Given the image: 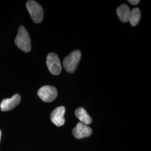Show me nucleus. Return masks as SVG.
Masks as SVG:
<instances>
[{
    "instance_id": "obj_13",
    "label": "nucleus",
    "mask_w": 151,
    "mask_h": 151,
    "mask_svg": "<svg viewBox=\"0 0 151 151\" xmlns=\"http://www.w3.org/2000/svg\"><path fill=\"white\" fill-rule=\"evenodd\" d=\"M1 134H2V132H1V130H0V140H1Z\"/></svg>"
},
{
    "instance_id": "obj_6",
    "label": "nucleus",
    "mask_w": 151,
    "mask_h": 151,
    "mask_svg": "<svg viewBox=\"0 0 151 151\" xmlns=\"http://www.w3.org/2000/svg\"><path fill=\"white\" fill-rule=\"evenodd\" d=\"M91 128L81 122L78 123L72 130L73 135L77 139H82L91 135Z\"/></svg>"
},
{
    "instance_id": "obj_4",
    "label": "nucleus",
    "mask_w": 151,
    "mask_h": 151,
    "mask_svg": "<svg viewBox=\"0 0 151 151\" xmlns=\"http://www.w3.org/2000/svg\"><path fill=\"white\" fill-rule=\"evenodd\" d=\"M38 95L39 97L44 102L50 103L55 99L58 95V92L54 87L44 86L38 90Z\"/></svg>"
},
{
    "instance_id": "obj_9",
    "label": "nucleus",
    "mask_w": 151,
    "mask_h": 151,
    "mask_svg": "<svg viewBox=\"0 0 151 151\" xmlns=\"http://www.w3.org/2000/svg\"><path fill=\"white\" fill-rule=\"evenodd\" d=\"M130 11L129 7L127 5L123 4L118 7L116 10V13L120 21L126 22H129Z\"/></svg>"
},
{
    "instance_id": "obj_1",
    "label": "nucleus",
    "mask_w": 151,
    "mask_h": 151,
    "mask_svg": "<svg viewBox=\"0 0 151 151\" xmlns=\"http://www.w3.org/2000/svg\"><path fill=\"white\" fill-rule=\"evenodd\" d=\"M15 43L19 48L26 53L31 50V40L29 33L24 27L20 26L19 28Z\"/></svg>"
},
{
    "instance_id": "obj_12",
    "label": "nucleus",
    "mask_w": 151,
    "mask_h": 151,
    "mask_svg": "<svg viewBox=\"0 0 151 151\" xmlns=\"http://www.w3.org/2000/svg\"><path fill=\"white\" fill-rule=\"evenodd\" d=\"M128 2L133 5H136L140 2V1L139 0H129L128 1Z\"/></svg>"
},
{
    "instance_id": "obj_10",
    "label": "nucleus",
    "mask_w": 151,
    "mask_h": 151,
    "mask_svg": "<svg viewBox=\"0 0 151 151\" xmlns=\"http://www.w3.org/2000/svg\"><path fill=\"white\" fill-rule=\"evenodd\" d=\"M75 115L76 117L80 120L82 123L85 125H88L91 123V118L87 113L85 109L83 108L77 109L75 111Z\"/></svg>"
},
{
    "instance_id": "obj_5",
    "label": "nucleus",
    "mask_w": 151,
    "mask_h": 151,
    "mask_svg": "<svg viewBox=\"0 0 151 151\" xmlns=\"http://www.w3.org/2000/svg\"><path fill=\"white\" fill-rule=\"evenodd\" d=\"M47 65L52 75H58L61 72L62 65L57 54L54 53L48 54L47 57Z\"/></svg>"
},
{
    "instance_id": "obj_8",
    "label": "nucleus",
    "mask_w": 151,
    "mask_h": 151,
    "mask_svg": "<svg viewBox=\"0 0 151 151\" xmlns=\"http://www.w3.org/2000/svg\"><path fill=\"white\" fill-rule=\"evenodd\" d=\"M65 108L63 106L55 108L50 114V119L53 124L57 127H61L65 124Z\"/></svg>"
},
{
    "instance_id": "obj_2",
    "label": "nucleus",
    "mask_w": 151,
    "mask_h": 151,
    "mask_svg": "<svg viewBox=\"0 0 151 151\" xmlns=\"http://www.w3.org/2000/svg\"><path fill=\"white\" fill-rule=\"evenodd\" d=\"M81 53L76 50L71 52L65 58L63 64L65 70L68 73H73L77 68L81 60Z\"/></svg>"
},
{
    "instance_id": "obj_11",
    "label": "nucleus",
    "mask_w": 151,
    "mask_h": 151,
    "mask_svg": "<svg viewBox=\"0 0 151 151\" xmlns=\"http://www.w3.org/2000/svg\"><path fill=\"white\" fill-rule=\"evenodd\" d=\"M141 12L139 8L135 7L130 11L129 22L130 24L134 27L136 26L140 21Z\"/></svg>"
},
{
    "instance_id": "obj_7",
    "label": "nucleus",
    "mask_w": 151,
    "mask_h": 151,
    "mask_svg": "<svg viewBox=\"0 0 151 151\" xmlns=\"http://www.w3.org/2000/svg\"><path fill=\"white\" fill-rule=\"evenodd\" d=\"M20 100V95L18 93H16L10 99H4L0 104V108L2 111L11 110L19 104Z\"/></svg>"
},
{
    "instance_id": "obj_3",
    "label": "nucleus",
    "mask_w": 151,
    "mask_h": 151,
    "mask_svg": "<svg viewBox=\"0 0 151 151\" xmlns=\"http://www.w3.org/2000/svg\"><path fill=\"white\" fill-rule=\"evenodd\" d=\"M27 8L32 20L36 23H40L43 19L44 12L42 7L35 1H28Z\"/></svg>"
}]
</instances>
